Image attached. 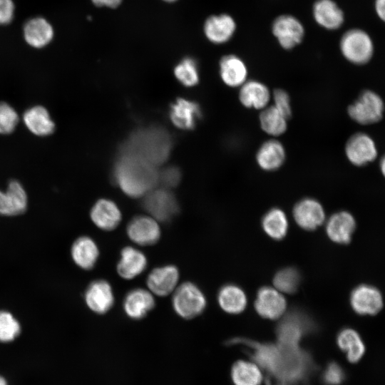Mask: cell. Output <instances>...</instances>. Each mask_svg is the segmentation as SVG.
I'll use <instances>...</instances> for the list:
<instances>
[{"mask_svg":"<svg viewBox=\"0 0 385 385\" xmlns=\"http://www.w3.org/2000/svg\"><path fill=\"white\" fill-rule=\"evenodd\" d=\"M84 299L87 307L93 312L103 314L114 304V294L111 284L105 279H96L88 286Z\"/></svg>","mask_w":385,"mask_h":385,"instance_id":"14","label":"cell"},{"mask_svg":"<svg viewBox=\"0 0 385 385\" xmlns=\"http://www.w3.org/2000/svg\"><path fill=\"white\" fill-rule=\"evenodd\" d=\"M234 385H261L265 380L262 368L253 360H237L231 367Z\"/></svg>","mask_w":385,"mask_h":385,"instance_id":"31","label":"cell"},{"mask_svg":"<svg viewBox=\"0 0 385 385\" xmlns=\"http://www.w3.org/2000/svg\"><path fill=\"white\" fill-rule=\"evenodd\" d=\"M0 385H7L6 379L1 376H0Z\"/></svg>","mask_w":385,"mask_h":385,"instance_id":"47","label":"cell"},{"mask_svg":"<svg viewBox=\"0 0 385 385\" xmlns=\"http://www.w3.org/2000/svg\"><path fill=\"white\" fill-rule=\"evenodd\" d=\"M312 327L307 316L297 312H290L277 327L278 344L289 346H299L301 338Z\"/></svg>","mask_w":385,"mask_h":385,"instance_id":"10","label":"cell"},{"mask_svg":"<svg viewBox=\"0 0 385 385\" xmlns=\"http://www.w3.org/2000/svg\"><path fill=\"white\" fill-rule=\"evenodd\" d=\"M287 153L281 141L276 138L263 142L257 149L255 160L258 167L267 172L276 171L286 160Z\"/></svg>","mask_w":385,"mask_h":385,"instance_id":"17","label":"cell"},{"mask_svg":"<svg viewBox=\"0 0 385 385\" xmlns=\"http://www.w3.org/2000/svg\"><path fill=\"white\" fill-rule=\"evenodd\" d=\"M26 42L31 47L41 48L53 38L54 31L51 24L43 17L29 19L23 28Z\"/></svg>","mask_w":385,"mask_h":385,"instance_id":"24","label":"cell"},{"mask_svg":"<svg viewBox=\"0 0 385 385\" xmlns=\"http://www.w3.org/2000/svg\"><path fill=\"white\" fill-rule=\"evenodd\" d=\"M345 379L342 366L336 362L329 364L323 374V380L327 385H339Z\"/></svg>","mask_w":385,"mask_h":385,"instance_id":"41","label":"cell"},{"mask_svg":"<svg viewBox=\"0 0 385 385\" xmlns=\"http://www.w3.org/2000/svg\"><path fill=\"white\" fill-rule=\"evenodd\" d=\"M19 122L16 110L9 103L0 101V135H9L14 132Z\"/></svg>","mask_w":385,"mask_h":385,"instance_id":"39","label":"cell"},{"mask_svg":"<svg viewBox=\"0 0 385 385\" xmlns=\"http://www.w3.org/2000/svg\"><path fill=\"white\" fill-rule=\"evenodd\" d=\"M288 120L272 105H269L261 110L259 115L260 128L264 133L272 138H277L287 131Z\"/></svg>","mask_w":385,"mask_h":385,"instance_id":"33","label":"cell"},{"mask_svg":"<svg viewBox=\"0 0 385 385\" xmlns=\"http://www.w3.org/2000/svg\"><path fill=\"white\" fill-rule=\"evenodd\" d=\"M22 121L26 129L37 137H48L56 130V123L48 109L41 105L30 106L23 113Z\"/></svg>","mask_w":385,"mask_h":385,"instance_id":"15","label":"cell"},{"mask_svg":"<svg viewBox=\"0 0 385 385\" xmlns=\"http://www.w3.org/2000/svg\"><path fill=\"white\" fill-rule=\"evenodd\" d=\"M180 177V171L178 168L168 167L158 172V183H161L164 188H173L179 183Z\"/></svg>","mask_w":385,"mask_h":385,"instance_id":"42","label":"cell"},{"mask_svg":"<svg viewBox=\"0 0 385 385\" xmlns=\"http://www.w3.org/2000/svg\"><path fill=\"white\" fill-rule=\"evenodd\" d=\"M262 225L265 232L275 240L283 238L287 232V216L282 210L277 207L272 208L265 213Z\"/></svg>","mask_w":385,"mask_h":385,"instance_id":"35","label":"cell"},{"mask_svg":"<svg viewBox=\"0 0 385 385\" xmlns=\"http://www.w3.org/2000/svg\"><path fill=\"white\" fill-rule=\"evenodd\" d=\"M227 344H242L250 349L255 362L267 371V385H288L301 379L309 365V358L299 346L261 344L250 339L235 337Z\"/></svg>","mask_w":385,"mask_h":385,"instance_id":"1","label":"cell"},{"mask_svg":"<svg viewBox=\"0 0 385 385\" xmlns=\"http://www.w3.org/2000/svg\"><path fill=\"white\" fill-rule=\"evenodd\" d=\"M312 14L317 24L327 30L338 29L344 21L343 11L333 0H317Z\"/></svg>","mask_w":385,"mask_h":385,"instance_id":"26","label":"cell"},{"mask_svg":"<svg viewBox=\"0 0 385 385\" xmlns=\"http://www.w3.org/2000/svg\"><path fill=\"white\" fill-rule=\"evenodd\" d=\"M171 148L169 133L152 126L135 130L122 145L120 153L137 157L157 167L167 160Z\"/></svg>","mask_w":385,"mask_h":385,"instance_id":"3","label":"cell"},{"mask_svg":"<svg viewBox=\"0 0 385 385\" xmlns=\"http://www.w3.org/2000/svg\"><path fill=\"white\" fill-rule=\"evenodd\" d=\"M145 255L136 247L127 246L120 251L116 270L124 279H132L141 274L147 267Z\"/></svg>","mask_w":385,"mask_h":385,"instance_id":"23","label":"cell"},{"mask_svg":"<svg viewBox=\"0 0 385 385\" xmlns=\"http://www.w3.org/2000/svg\"><path fill=\"white\" fill-rule=\"evenodd\" d=\"M272 32L282 48L290 50L302 41L304 28L295 16L282 14L272 22Z\"/></svg>","mask_w":385,"mask_h":385,"instance_id":"9","label":"cell"},{"mask_svg":"<svg viewBox=\"0 0 385 385\" xmlns=\"http://www.w3.org/2000/svg\"><path fill=\"white\" fill-rule=\"evenodd\" d=\"M339 348L346 354L349 362L358 363L365 353V345L357 332L352 329H342L337 337Z\"/></svg>","mask_w":385,"mask_h":385,"instance_id":"32","label":"cell"},{"mask_svg":"<svg viewBox=\"0 0 385 385\" xmlns=\"http://www.w3.org/2000/svg\"><path fill=\"white\" fill-rule=\"evenodd\" d=\"M222 81L230 87H240L247 80L248 69L244 61L235 55H227L220 62Z\"/></svg>","mask_w":385,"mask_h":385,"instance_id":"28","label":"cell"},{"mask_svg":"<svg viewBox=\"0 0 385 385\" xmlns=\"http://www.w3.org/2000/svg\"><path fill=\"white\" fill-rule=\"evenodd\" d=\"M90 217L99 229L111 231L120 223L122 214L113 200L102 198L97 200L91 207Z\"/></svg>","mask_w":385,"mask_h":385,"instance_id":"22","label":"cell"},{"mask_svg":"<svg viewBox=\"0 0 385 385\" xmlns=\"http://www.w3.org/2000/svg\"><path fill=\"white\" fill-rule=\"evenodd\" d=\"M207 305L202 291L191 282H183L173 292L172 306L181 318L190 319L202 314Z\"/></svg>","mask_w":385,"mask_h":385,"instance_id":"5","label":"cell"},{"mask_svg":"<svg viewBox=\"0 0 385 385\" xmlns=\"http://www.w3.org/2000/svg\"><path fill=\"white\" fill-rule=\"evenodd\" d=\"M339 48L344 58L355 65H364L369 62L374 51L371 36L360 29L346 31L341 37Z\"/></svg>","mask_w":385,"mask_h":385,"instance_id":"6","label":"cell"},{"mask_svg":"<svg viewBox=\"0 0 385 385\" xmlns=\"http://www.w3.org/2000/svg\"><path fill=\"white\" fill-rule=\"evenodd\" d=\"M347 115L357 124L370 125L379 123L384 113V102L374 91L365 90L347 107Z\"/></svg>","mask_w":385,"mask_h":385,"instance_id":"4","label":"cell"},{"mask_svg":"<svg viewBox=\"0 0 385 385\" xmlns=\"http://www.w3.org/2000/svg\"><path fill=\"white\" fill-rule=\"evenodd\" d=\"M143 205L150 216L158 222H167L178 212V204L166 188L152 189L144 195Z\"/></svg>","mask_w":385,"mask_h":385,"instance_id":"8","label":"cell"},{"mask_svg":"<svg viewBox=\"0 0 385 385\" xmlns=\"http://www.w3.org/2000/svg\"><path fill=\"white\" fill-rule=\"evenodd\" d=\"M21 333L19 321L9 312L0 310V342H10Z\"/></svg>","mask_w":385,"mask_h":385,"instance_id":"38","label":"cell"},{"mask_svg":"<svg viewBox=\"0 0 385 385\" xmlns=\"http://www.w3.org/2000/svg\"><path fill=\"white\" fill-rule=\"evenodd\" d=\"M272 106L288 119L292 115L290 96L287 91L282 88L274 89L272 92Z\"/></svg>","mask_w":385,"mask_h":385,"instance_id":"40","label":"cell"},{"mask_svg":"<svg viewBox=\"0 0 385 385\" xmlns=\"http://www.w3.org/2000/svg\"><path fill=\"white\" fill-rule=\"evenodd\" d=\"M299 281V272L295 268L287 267L275 274L273 282L278 291L292 294L297 291Z\"/></svg>","mask_w":385,"mask_h":385,"instance_id":"36","label":"cell"},{"mask_svg":"<svg viewBox=\"0 0 385 385\" xmlns=\"http://www.w3.org/2000/svg\"><path fill=\"white\" fill-rule=\"evenodd\" d=\"M71 253L75 264L81 269L88 270L95 266L99 257V249L92 238L81 236L73 243Z\"/></svg>","mask_w":385,"mask_h":385,"instance_id":"30","label":"cell"},{"mask_svg":"<svg viewBox=\"0 0 385 385\" xmlns=\"http://www.w3.org/2000/svg\"><path fill=\"white\" fill-rule=\"evenodd\" d=\"M163 1H168V2H173V1H175L176 0H163Z\"/></svg>","mask_w":385,"mask_h":385,"instance_id":"48","label":"cell"},{"mask_svg":"<svg viewBox=\"0 0 385 385\" xmlns=\"http://www.w3.org/2000/svg\"><path fill=\"white\" fill-rule=\"evenodd\" d=\"M293 216L299 227L304 230H312L323 223L325 212L318 200L305 197L298 201L294 206Z\"/></svg>","mask_w":385,"mask_h":385,"instance_id":"16","label":"cell"},{"mask_svg":"<svg viewBox=\"0 0 385 385\" xmlns=\"http://www.w3.org/2000/svg\"><path fill=\"white\" fill-rule=\"evenodd\" d=\"M271 98L270 88L260 81L247 80L240 86L239 100L247 108L261 111L270 105Z\"/></svg>","mask_w":385,"mask_h":385,"instance_id":"21","label":"cell"},{"mask_svg":"<svg viewBox=\"0 0 385 385\" xmlns=\"http://www.w3.org/2000/svg\"><path fill=\"white\" fill-rule=\"evenodd\" d=\"M255 307L264 318L277 319L284 313L287 302L283 295L272 287H262L257 292Z\"/></svg>","mask_w":385,"mask_h":385,"instance_id":"18","label":"cell"},{"mask_svg":"<svg viewBox=\"0 0 385 385\" xmlns=\"http://www.w3.org/2000/svg\"><path fill=\"white\" fill-rule=\"evenodd\" d=\"M180 272L173 265L154 268L148 275V289L155 296L165 297L174 292L178 285Z\"/></svg>","mask_w":385,"mask_h":385,"instance_id":"12","label":"cell"},{"mask_svg":"<svg viewBox=\"0 0 385 385\" xmlns=\"http://www.w3.org/2000/svg\"><path fill=\"white\" fill-rule=\"evenodd\" d=\"M235 29V20L225 14L209 17L204 26V31L208 40L217 44L229 41Z\"/></svg>","mask_w":385,"mask_h":385,"instance_id":"27","label":"cell"},{"mask_svg":"<svg viewBox=\"0 0 385 385\" xmlns=\"http://www.w3.org/2000/svg\"><path fill=\"white\" fill-rule=\"evenodd\" d=\"M344 154L353 165L363 167L374 162L378 157V148L374 139L368 133L357 132L346 140Z\"/></svg>","mask_w":385,"mask_h":385,"instance_id":"7","label":"cell"},{"mask_svg":"<svg viewBox=\"0 0 385 385\" xmlns=\"http://www.w3.org/2000/svg\"><path fill=\"white\" fill-rule=\"evenodd\" d=\"M113 177L123 192L131 197L144 196L158 183V171L155 166L124 153H119Z\"/></svg>","mask_w":385,"mask_h":385,"instance_id":"2","label":"cell"},{"mask_svg":"<svg viewBox=\"0 0 385 385\" xmlns=\"http://www.w3.org/2000/svg\"><path fill=\"white\" fill-rule=\"evenodd\" d=\"M15 5L12 0H0V25H7L14 17Z\"/></svg>","mask_w":385,"mask_h":385,"instance_id":"43","label":"cell"},{"mask_svg":"<svg viewBox=\"0 0 385 385\" xmlns=\"http://www.w3.org/2000/svg\"><path fill=\"white\" fill-rule=\"evenodd\" d=\"M217 302L225 312L239 314L246 307L247 297L244 291L238 286L226 284L218 292Z\"/></svg>","mask_w":385,"mask_h":385,"instance_id":"34","label":"cell"},{"mask_svg":"<svg viewBox=\"0 0 385 385\" xmlns=\"http://www.w3.org/2000/svg\"><path fill=\"white\" fill-rule=\"evenodd\" d=\"M379 168H380V170L381 172L382 173L383 175H384V171H385V160H384V158H381V160H380V163H379Z\"/></svg>","mask_w":385,"mask_h":385,"instance_id":"46","label":"cell"},{"mask_svg":"<svg viewBox=\"0 0 385 385\" xmlns=\"http://www.w3.org/2000/svg\"><path fill=\"white\" fill-rule=\"evenodd\" d=\"M155 304L154 295L148 289L135 288L125 296L123 308L130 319H141L154 308Z\"/></svg>","mask_w":385,"mask_h":385,"instance_id":"20","label":"cell"},{"mask_svg":"<svg viewBox=\"0 0 385 385\" xmlns=\"http://www.w3.org/2000/svg\"><path fill=\"white\" fill-rule=\"evenodd\" d=\"M351 305L353 309L361 315L377 314L383 306L380 292L370 285H359L351 294Z\"/></svg>","mask_w":385,"mask_h":385,"instance_id":"19","label":"cell"},{"mask_svg":"<svg viewBox=\"0 0 385 385\" xmlns=\"http://www.w3.org/2000/svg\"><path fill=\"white\" fill-rule=\"evenodd\" d=\"M355 227L356 222L352 215L347 211H339L328 219L326 230L332 241L346 244L350 242Z\"/></svg>","mask_w":385,"mask_h":385,"instance_id":"25","label":"cell"},{"mask_svg":"<svg viewBox=\"0 0 385 385\" xmlns=\"http://www.w3.org/2000/svg\"><path fill=\"white\" fill-rule=\"evenodd\" d=\"M97 6H106L115 8L121 3L122 0H91Z\"/></svg>","mask_w":385,"mask_h":385,"instance_id":"44","label":"cell"},{"mask_svg":"<svg viewBox=\"0 0 385 385\" xmlns=\"http://www.w3.org/2000/svg\"><path fill=\"white\" fill-rule=\"evenodd\" d=\"M28 206L26 191L17 180H11L5 190L0 189V215L16 216L24 213Z\"/></svg>","mask_w":385,"mask_h":385,"instance_id":"13","label":"cell"},{"mask_svg":"<svg viewBox=\"0 0 385 385\" xmlns=\"http://www.w3.org/2000/svg\"><path fill=\"white\" fill-rule=\"evenodd\" d=\"M375 11L378 17L384 21L385 19V0H375Z\"/></svg>","mask_w":385,"mask_h":385,"instance_id":"45","label":"cell"},{"mask_svg":"<svg viewBox=\"0 0 385 385\" xmlns=\"http://www.w3.org/2000/svg\"><path fill=\"white\" fill-rule=\"evenodd\" d=\"M174 73L177 79L185 86H193L199 80L196 63L190 58H184L180 61L175 66Z\"/></svg>","mask_w":385,"mask_h":385,"instance_id":"37","label":"cell"},{"mask_svg":"<svg viewBox=\"0 0 385 385\" xmlns=\"http://www.w3.org/2000/svg\"><path fill=\"white\" fill-rule=\"evenodd\" d=\"M200 115L198 104L184 98L177 99L170 111V118L173 123L184 130L193 128Z\"/></svg>","mask_w":385,"mask_h":385,"instance_id":"29","label":"cell"},{"mask_svg":"<svg viewBox=\"0 0 385 385\" xmlns=\"http://www.w3.org/2000/svg\"><path fill=\"white\" fill-rule=\"evenodd\" d=\"M126 234L133 243L140 246H149L159 240L161 230L159 222L151 216L138 215L128 222Z\"/></svg>","mask_w":385,"mask_h":385,"instance_id":"11","label":"cell"}]
</instances>
